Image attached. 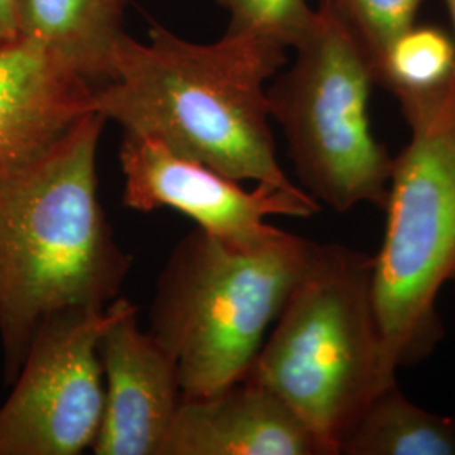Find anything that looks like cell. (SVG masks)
Listing matches in <instances>:
<instances>
[{
  "instance_id": "1",
  "label": "cell",
  "mask_w": 455,
  "mask_h": 455,
  "mask_svg": "<svg viewBox=\"0 0 455 455\" xmlns=\"http://www.w3.org/2000/svg\"><path fill=\"white\" fill-rule=\"evenodd\" d=\"M107 118L83 116L28 157L0 163V347L11 387L36 332L68 309L105 310L131 275L98 197Z\"/></svg>"
},
{
  "instance_id": "2",
  "label": "cell",
  "mask_w": 455,
  "mask_h": 455,
  "mask_svg": "<svg viewBox=\"0 0 455 455\" xmlns=\"http://www.w3.org/2000/svg\"><path fill=\"white\" fill-rule=\"evenodd\" d=\"M285 54L243 34L199 44L161 26L146 43L125 33L93 108L124 132L156 139L231 180L291 189L297 184L276 159L267 95Z\"/></svg>"
},
{
  "instance_id": "3",
  "label": "cell",
  "mask_w": 455,
  "mask_h": 455,
  "mask_svg": "<svg viewBox=\"0 0 455 455\" xmlns=\"http://www.w3.org/2000/svg\"><path fill=\"white\" fill-rule=\"evenodd\" d=\"M244 378L278 395L331 455H339L374 396L396 383L374 307L373 257L314 243L304 275Z\"/></svg>"
},
{
  "instance_id": "4",
  "label": "cell",
  "mask_w": 455,
  "mask_h": 455,
  "mask_svg": "<svg viewBox=\"0 0 455 455\" xmlns=\"http://www.w3.org/2000/svg\"><path fill=\"white\" fill-rule=\"evenodd\" d=\"M312 250L283 229L246 248L199 228L180 238L156 280L147 331L174 359L182 396L243 379Z\"/></svg>"
},
{
  "instance_id": "5",
  "label": "cell",
  "mask_w": 455,
  "mask_h": 455,
  "mask_svg": "<svg viewBox=\"0 0 455 455\" xmlns=\"http://www.w3.org/2000/svg\"><path fill=\"white\" fill-rule=\"evenodd\" d=\"M295 60L268 86L300 188L319 204L346 212L385 210L393 157L371 129L373 73L364 49L329 0L293 48Z\"/></svg>"
},
{
  "instance_id": "6",
  "label": "cell",
  "mask_w": 455,
  "mask_h": 455,
  "mask_svg": "<svg viewBox=\"0 0 455 455\" xmlns=\"http://www.w3.org/2000/svg\"><path fill=\"white\" fill-rule=\"evenodd\" d=\"M393 157L373 297L391 370L427 358L442 338L437 299L455 272V107L413 129Z\"/></svg>"
},
{
  "instance_id": "7",
  "label": "cell",
  "mask_w": 455,
  "mask_h": 455,
  "mask_svg": "<svg viewBox=\"0 0 455 455\" xmlns=\"http://www.w3.org/2000/svg\"><path fill=\"white\" fill-rule=\"evenodd\" d=\"M107 309L51 315L0 407V455H80L93 447L105 405L98 339Z\"/></svg>"
},
{
  "instance_id": "8",
  "label": "cell",
  "mask_w": 455,
  "mask_h": 455,
  "mask_svg": "<svg viewBox=\"0 0 455 455\" xmlns=\"http://www.w3.org/2000/svg\"><path fill=\"white\" fill-rule=\"evenodd\" d=\"M118 161L125 208L180 212L196 228L233 246H255L275 236L280 228L267 223L272 216L307 220L321 212V204L300 186L257 184L248 191L238 180L144 135L125 132Z\"/></svg>"
},
{
  "instance_id": "9",
  "label": "cell",
  "mask_w": 455,
  "mask_h": 455,
  "mask_svg": "<svg viewBox=\"0 0 455 455\" xmlns=\"http://www.w3.org/2000/svg\"><path fill=\"white\" fill-rule=\"evenodd\" d=\"M105 405L95 455H163L182 390L174 359L139 325V309L118 297L98 339Z\"/></svg>"
},
{
  "instance_id": "10",
  "label": "cell",
  "mask_w": 455,
  "mask_h": 455,
  "mask_svg": "<svg viewBox=\"0 0 455 455\" xmlns=\"http://www.w3.org/2000/svg\"><path fill=\"white\" fill-rule=\"evenodd\" d=\"M163 455H331L278 395L243 378L182 396Z\"/></svg>"
},
{
  "instance_id": "11",
  "label": "cell",
  "mask_w": 455,
  "mask_h": 455,
  "mask_svg": "<svg viewBox=\"0 0 455 455\" xmlns=\"http://www.w3.org/2000/svg\"><path fill=\"white\" fill-rule=\"evenodd\" d=\"M97 88L33 37L0 44V163L31 156L95 112Z\"/></svg>"
},
{
  "instance_id": "12",
  "label": "cell",
  "mask_w": 455,
  "mask_h": 455,
  "mask_svg": "<svg viewBox=\"0 0 455 455\" xmlns=\"http://www.w3.org/2000/svg\"><path fill=\"white\" fill-rule=\"evenodd\" d=\"M374 84L396 100L410 131L455 107V44L437 26L413 24L379 52Z\"/></svg>"
},
{
  "instance_id": "13",
  "label": "cell",
  "mask_w": 455,
  "mask_h": 455,
  "mask_svg": "<svg viewBox=\"0 0 455 455\" xmlns=\"http://www.w3.org/2000/svg\"><path fill=\"white\" fill-rule=\"evenodd\" d=\"M131 0H22L20 36L54 49L90 80L107 82Z\"/></svg>"
},
{
  "instance_id": "14",
  "label": "cell",
  "mask_w": 455,
  "mask_h": 455,
  "mask_svg": "<svg viewBox=\"0 0 455 455\" xmlns=\"http://www.w3.org/2000/svg\"><path fill=\"white\" fill-rule=\"evenodd\" d=\"M339 455H455V419L415 405L391 383L344 437Z\"/></svg>"
},
{
  "instance_id": "15",
  "label": "cell",
  "mask_w": 455,
  "mask_h": 455,
  "mask_svg": "<svg viewBox=\"0 0 455 455\" xmlns=\"http://www.w3.org/2000/svg\"><path fill=\"white\" fill-rule=\"evenodd\" d=\"M227 33L243 34L293 49L309 33L315 9L307 0H228Z\"/></svg>"
},
{
  "instance_id": "16",
  "label": "cell",
  "mask_w": 455,
  "mask_h": 455,
  "mask_svg": "<svg viewBox=\"0 0 455 455\" xmlns=\"http://www.w3.org/2000/svg\"><path fill=\"white\" fill-rule=\"evenodd\" d=\"M373 66L398 34L417 22L423 0H329Z\"/></svg>"
},
{
  "instance_id": "17",
  "label": "cell",
  "mask_w": 455,
  "mask_h": 455,
  "mask_svg": "<svg viewBox=\"0 0 455 455\" xmlns=\"http://www.w3.org/2000/svg\"><path fill=\"white\" fill-rule=\"evenodd\" d=\"M22 0H0V44L20 36Z\"/></svg>"
},
{
  "instance_id": "18",
  "label": "cell",
  "mask_w": 455,
  "mask_h": 455,
  "mask_svg": "<svg viewBox=\"0 0 455 455\" xmlns=\"http://www.w3.org/2000/svg\"><path fill=\"white\" fill-rule=\"evenodd\" d=\"M443 2H445L447 12H449L451 22H452V39H454L455 44V0H443Z\"/></svg>"
},
{
  "instance_id": "19",
  "label": "cell",
  "mask_w": 455,
  "mask_h": 455,
  "mask_svg": "<svg viewBox=\"0 0 455 455\" xmlns=\"http://www.w3.org/2000/svg\"><path fill=\"white\" fill-rule=\"evenodd\" d=\"M216 2H218V4H221V5H223V7H227L228 0H216Z\"/></svg>"
},
{
  "instance_id": "20",
  "label": "cell",
  "mask_w": 455,
  "mask_h": 455,
  "mask_svg": "<svg viewBox=\"0 0 455 455\" xmlns=\"http://www.w3.org/2000/svg\"><path fill=\"white\" fill-rule=\"evenodd\" d=\"M452 282H455V272H454V276H452Z\"/></svg>"
}]
</instances>
